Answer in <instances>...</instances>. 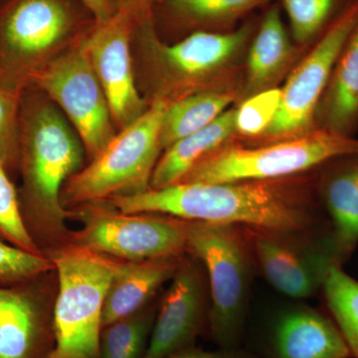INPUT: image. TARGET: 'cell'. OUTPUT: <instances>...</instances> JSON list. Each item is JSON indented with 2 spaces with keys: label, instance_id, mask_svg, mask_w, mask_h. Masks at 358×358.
<instances>
[{
  "label": "cell",
  "instance_id": "6da1fadb",
  "mask_svg": "<svg viewBox=\"0 0 358 358\" xmlns=\"http://www.w3.org/2000/svg\"><path fill=\"white\" fill-rule=\"evenodd\" d=\"M124 213H155L185 221L303 233L319 223L310 183L294 178L224 183H178L107 200Z\"/></svg>",
  "mask_w": 358,
  "mask_h": 358
},
{
  "label": "cell",
  "instance_id": "7a4b0ae2",
  "mask_svg": "<svg viewBox=\"0 0 358 358\" xmlns=\"http://www.w3.org/2000/svg\"><path fill=\"white\" fill-rule=\"evenodd\" d=\"M86 150L67 117L43 92L23 90L20 109L17 189L21 215L35 243L46 255L54 242L69 239L62 190L84 167Z\"/></svg>",
  "mask_w": 358,
  "mask_h": 358
},
{
  "label": "cell",
  "instance_id": "3957f363",
  "mask_svg": "<svg viewBox=\"0 0 358 358\" xmlns=\"http://www.w3.org/2000/svg\"><path fill=\"white\" fill-rule=\"evenodd\" d=\"M260 16H249L235 29L199 31L166 43L155 28L152 11L138 16L131 36L136 86L148 103H171L212 90L232 89L229 79L241 64Z\"/></svg>",
  "mask_w": 358,
  "mask_h": 358
},
{
  "label": "cell",
  "instance_id": "277c9868",
  "mask_svg": "<svg viewBox=\"0 0 358 358\" xmlns=\"http://www.w3.org/2000/svg\"><path fill=\"white\" fill-rule=\"evenodd\" d=\"M96 24L81 0H3L0 3V85L25 89Z\"/></svg>",
  "mask_w": 358,
  "mask_h": 358
},
{
  "label": "cell",
  "instance_id": "5b68a950",
  "mask_svg": "<svg viewBox=\"0 0 358 358\" xmlns=\"http://www.w3.org/2000/svg\"><path fill=\"white\" fill-rule=\"evenodd\" d=\"M46 255L58 279L48 358H100L103 303L119 260L69 243Z\"/></svg>",
  "mask_w": 358,
  "mask_h": 358
},
{
  "label": "cell",
  "instance_id": "8992f818",
  "mask_svg": "<svg viewBox=\"0 0 358 358\" xmlns=\"http://www.w3.org/2000/svg\"><path fill=\"white\" fill-rule=\"evenodd\" d=\"M186 252L208 275L212 338L222 350H235L243 334L251 284L253 254L246 233L241 226L186 221Z\"/></svg>",
  "mask_w": 358,
  "mask_h": 358
},
{
  "label": "cell",
  "instance_id": "52a82bcc",
  "mask_svg": "<svg viewBox=\"0 0 358 358\" xmlns=\"http://www.w3.org/2000/svg\"><path fill=\"white\" fill-rule=\"evenodd\" d=\"M166 101L150 103L145 114L117 131L96 159L71 176L62 190L65 209L147 192L162 154L160 127Z\"/></svg>",
  "mask_w": 358,
  "mask_h": 358
},
{
  "label": "cell",
  "instance_id": "ba28073f",
  "mask_svg": "<svg viewBox=\"0 0 358 358\" xmlns=\"http://www.w3.org/2000/svg\"><path fill=\"white\" fill-rule=\"evenodd\" d=\"M358 154V140L315 129L255 148L229 143L197 162L179 183L275 180L324 166L343 155Z\"/></svg>",
  "mask_w": 358,
  "mask_h": 358
},
{
  "label": "cell",
  "instance_id": "9c48e42d",
  "mask_svg": "<svg viewBox=\"0 0 358 358\" xmlns=\"http://www.w3.org/2000/svg\"><path fill=\"white\" fill-rule=\"evenodd\" d=\"M69 218L82 228L67 243L119 261L159 260L186 252V221L155 213H124L108 201L80 205Z\"/></svg>",
  "mask_w": 358,
  "mask_h": 358
},
{
  "label": "cell",
  "instance_id": "30bf717a",
  "mask_svg": "<svg viewBox=\"0 0 358 358\" xmlns=\"http://www.w3.org/2000/svg\"><path fill=\"white\" fill-rule=\"evenodd\" d=\"M83 42L42 71L31 86L43 92L62 110L79 134L89 162L108 147L117 131Z\"/></svg>",
  "mask_w": 358,
  "mask_h": 358
},
{
  "label": "cell",
  "instance_id": "8fae6325",
  "mask_svg": "<svg viewBox=\"0 0 358 358\" xmlns=\"http://www.w3.org/2000/svg\"><path fill=\"white\" fill-rule=\"evenodd\" d=\"M358 23V0L315 44L282 88L274 120L261 140L272 143L315 129V115L331 71Z\"/></svg>",
  "mask_w": 358,
  "mask_h": 358
},
{
  "label": "cell",
  "instance_id": "7c38bea8",
  "mask_svg": "<svg viewBox=\"0 0 358 358\" xmlns=\"http://www.w3.org/2000/svg\"><path fill=\"white\" fill-rule=\"evenodd\" d=\"M136 18L119 11L109 20L96 23L83 42L117 131L138 121L150 108L134 75L131 36Z\"/></svg>",
  "mask_w": 358,
  "mask_h": 358
},
{
  "label": "cell",
  "instance_id": "4fadbf2b",
  "mask_svg": "<svg viewBox=\"0 0 358 358\" xmlns=\"http://www.w3.org/2000/svg\"><path fill=\"white\" fill-rule=\"evenodd\" d=\"M266 280L280 293L305 299L322 288L327 271L334 265L333 244L327 234L317 243L301 242V233H278L244 228ZM338 265V264H336Z\"/></svg>",
  "mask_w": 358,
  "mask_h": 358
},
{
  "label": "cell",
  "instance_id": "5bb4252c",
  "mask_svg": "<svg viewBox=\"0 0 358 358\" xmlns=\"http://www.w3.org/2000/svg\"><path fill=\"white\" fill-rule=\"evenodd\" d=\"M48 275L0 286V358H48L54 350Z\"/></svg>",
  "mask_w": 358,
  "mask_h": 358
},
{
  "label": "cell",
  "instance_id": "9a60e30c",
  "mask_svg": "<svg viewBox=\"0 0 358 358\" xmlns=\"http://www.w3.org/2000/svg\"><path fill=\"white\" fill-rule=\"evenodd\" d=\"M207 317L206 281L201 263L195 258H182L160 301L143 358H166L194 346Z\"/></svg>",
  "mask_w": 358,
  "mask_h": 358
},
{
  "label": "cell",
  "instance_id": "2e32d148",
  "mask_svg": "<svg viewBox=\"0 0 358 358\" xmlns=\"http://www.w3.org/2000/svg\"><path fill=\"white\" fill-rule=\"evenodd\" d=\"M320 167L315 192L331 221L334 260L343 266L358 245V154L336 157Z\"/></svg>",
  "mask_w": 358,
  "mask_h": 358
},
{
  "label": "cell",
  "instance_id": "e0dca14e",
  "mask_svg": "<svg viewBox=\"0 0 358 358\" xmlns=\"http://www.w3.org/2000/svg\"><path fill=\"white\" fill-rule=\"evenodd\" d=\"M300 49L285 27L280 4H268L259 18L247 51L246 74L238 91L239 103L261 92L277 88V84L293 67Z\"/></svg>",
  "mask_w": 358,
  "mask_h": 358
},
{
  "label": "cell",
  "instance_id": "ac0fdd59",
  "mask_svg": "<svg viewBox=\"0 0 358 358\" xmlns=\"http://www.w3.org/2000/svg\"><path fill=\"white\" fill-rule=\"evenodd\" d=\"M270 358H350L333 319L313 308H289L275 320Z\"/></svg>",
  "mask_w": 358,
  "mask_h": 358
},
{
  "label": "cell",
  "instance_id": "d6986e66",
  "mask_svg": "<svg viewBox=\"0 0 358 358\" xmlns=\"http://www.w3.org/2000/svg\"><path fill=\"white\" fill-rule=\"evenodd\" d=\"M274 0H159L152 17L159 36L185 37L199 31L226 32L237 28L256 9Z\"/></svg>",
  "mask_w": 358,
  "mask_h": 358
},
{
  "label": "cell",
  "instance_id": "ffe728a7",
  "mask_svg": "<svg viewBox=\"0 0 358 358\" xmlns=\"http://www.w3.org/2000/svg\"><path fill=\"white\" fill-rule=\"evenodd\" d=\"M182 256L159 260L119 261L103 303L102 329L150 305L176 274Z\"/></svg>",
  "mask_w": 358,
  "mask_h": 358
},
{
  "label": "cell",
  "instance_id": "44dd1931",
  "mask_svg": "<svg viewBox=\"0 0 358 358\" xmlns=\"http://www.w3.org/2000/svg\"><path fill=\"white\" fill-rule=\"evenodd\" d=\"M315 129L355 138L358 131V23L345 42L315 110Z\"/></svg>",
  "mask_w": 358,
  "mask_h": 358
},
{
  "label": "cell",
  "instance_id": "7402d4cb",
  "mask_svg": "<svg viewBox=\"0 0 358 358\" xmlns=\"http://www.w3.org/2000/svg\"><path fill=\"white\" fill-rule=\"evenodd\" d=\"M236 134V109L232 108L204 129L164 150L152 173L150 189L178 185L197 162L232 143Z\"/></svg>",
  "mask_w": 358,
  "mask_h": 358
},
{
  "label": "cell",
  "instance_id": "603a6c76",
  "mask_svg": "<svg viewBox=\"0 0 358 358\" xmlns=\"http://www.w3.org/2000/svg\"><path fill=\"white\" fill-rule=\"evenodd\" d=\"M238 101V90H212L179 99L167 107L160 127L162 152L210 124Z\"/></svg>",
  "mask_w": 358,
  "mask_h": 358
},
{
  "label": "cell",
  "instance_id": "cb8c5ba5",
  "mask_svg": "<svg viewBox=\"0 0 358 358\" xmlns=\"http://www.w3.org/2000/svg\"><path fill=\"white\" fill-rule=\"evenodd\" d=\"M288 15L291 36L299 47H310L357 0H280Z\"/></svg>",
  "mask_w": 358,
  "mask_h": 358
},
{
  "label": "cell",
  "instance_id": "d4e9b609",
  "mask_svg": "<svg viewBox=\"0 0 358 358\" xmlns=\"http://www.w3.org/2000/svg\"><path fill=\"white\" fill-rule=\"evenodd\" d=\"M157 312L150 303L138 312L103 327L100 336V358L145 357Z\"/></svg>",
  "mask_w": 358,
  "mask_h": 358
},
{
  "label": "cell",
  "instance_id": "484cf974",
  "mask_svg": "<svg viewBox=\"0 0 358 358\" xmlns=\"http://www.w3.org/2000/svg\"><path fill=\"white\" fill-rule=\"evenodd\" d=\"M322 289L352 357L358 358V281L346 274L343 266L334 264L327 271Z\"/></svg>",
  "mask_w": 358,
  "mask_h": 358
},
{
  "label": "cell",
  "instance_id": "4316f807",
  "mask_svg": "<svg viewBox=\"0 0 358 358\" xmlns=\"http://www.w3.org/2000/svg\"><path fill=\"white\" fill-rule=\"evenodd\" d=\"M0 237L14 246L45 255L35 243L21 215L17 189L10 173L0 162Z\"/></svg>",
  "mask_w": 358,
  "mask_h": 358
},
{
  "label": "cell",
  "instance_id": "83f0119b",
  "mask_svg": "<svg viewBox=\"0 0 358 358\" xmlns=\"http://www.w3.org/2000/svg\"><path fill=\"white\" fill-rule=\"evenodd\" d=\"M23 90L0 85V162L6 166L10 176L17 173L20 109Z\"/></svg>",
  "mask_w": 358,
  "mask_h": 358
},
{
  "label": "cell",
  "instance_id": "f1b7e54d",
  "mask_svg": "<svg viewBox=\"0 0 358 358\" xmlns=\"http://www.w3.org/2000/svg\"><path fill=\"white\" fill-rule=\"evenodd\" d=\"M282 90L261 92L239 103L236 109V133L244 138H261L274 120L281 101Z\"/></svg>",
  "mask_w": 358,
  "mask_h": 358
},
{
  "label": "cell",
  "instance_id": "f546056e",
  "mask_svg": "<svg viewBox=\"0 0 358 358\" xmlns=\"http://www.w3.org/2000/svg\"><path fill=\"white\" fill-rule=\"evenodd\" d=\"M54 271L47 255L30 253L0 237V286H10Z\"/></svg>",
  "mask_w": 358,
  "mask_h": 358
},
{
  "label": "cell",
  "instance_id": "4dcf8cb0",
  "mask_svg": "<svg viewBox=\"0 0 358 358\" xmlns=\"http://www.w3.org/2000/svg\"><path fill=\"white\" fill-rule=\"evenodd\" d=\"M166 358H254L248 353L237 350H222L217 352H207L202 348L192 346L180 352L173 353Z\"/></svg>",
  "mask_w": 358,
  "mask_h": 358
},
{
  "label": "cell",
  "instance_id": "1f68e13d",
  "mask_svg": "<svg viewBox=\"0 0 358 358\" xmlns=\"http://www.w3.org/2000/svg\"><path fill=\"white\" fill-rule=\"evenodd\" d=\"M81 2L93 14L96 23L105 22L119 13L117 0H81Z\"/></svg>",
  "mask_w": 358,
  "mask_h": 358
},
{
  "label": "cell",
  "instance_id": "d6a6232c",
  "mask_svg": "<svg viewBox=\"0 0 358 358\" xmlns=\"http://www.w3.org/2000/svg\"><path fill=\"white\" fill-rule=\"evenodd\" d=\"M159 0H117L119 11H124L138 16L150 13Z\"/></svg>",
  "mask_w": 358,
  "mask_h": 358
},
{
  "label": "cell",
  "instance_id": "836d02e7",
  "mask_svg": "<svg viewBox=\"0 0 358 358\" xmlns=\"http://www.w3.org/2000/svg\"><path fill=\"white\" fill-rule=\"evenodd\" d=\"M2 1H3V0H0V3H1Z\"/></svg>",
  "mask_w": 358,
  "mask_h": 358
}]
</instances>
